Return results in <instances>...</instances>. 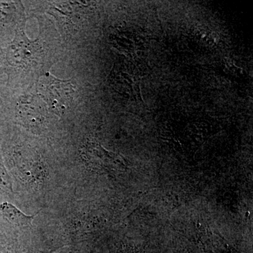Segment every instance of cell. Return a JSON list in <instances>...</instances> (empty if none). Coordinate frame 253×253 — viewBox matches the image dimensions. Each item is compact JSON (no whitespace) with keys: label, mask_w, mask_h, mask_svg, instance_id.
<instances>
[{"label":"cell","mask_w":253,"mask_h":253,"mask_svg":"<svg viewBox=\"0 0 253 253\" xmlns=\"http://www.w3.org/2000/svg\"><path fill=\"white\" fill-rule=\"evenodd\" d=\"M0 185L4 186L9 191H13L12 181L11 176L6 171L4 165L0 161Z\"/></svg>","instance_id":"obj_2"},{"label":"cell","mask_w":253,"mask_h":253,"mask_svg":"<svg viewBox=\"0 0 253 253\" xmlns=\"http://www.w3.org/2000/svg\"><path fill=\"white\" fill-rule=\"evenodd\" d=\"M0 253H6V250L1 246V241H0Z\"/></svg>","instance_id":"obj_3"},{"label":"cell","mask_w":253,"mask_h":253,"mask_svg":"<svg viewBox=\"0 0 253 253\" xmlns=\"http://www.w3.org/2000/svg\"><path fill=\"white\" fill-rule=\"evenodd\" d=\"M0 214L8 221L18 227L31 226L37 214L28 215L20 211L14 205L4 202L0 204Z\"/></svg>","instance_id":"obj_1"}]
</instances>
